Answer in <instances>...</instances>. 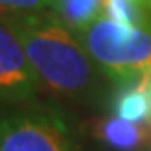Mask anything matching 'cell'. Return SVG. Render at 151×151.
<instances>
[{"label": "cell", "instance_id": "6da1fadb", "mask_svg": "<svg viewBox=\"0 0 151 151\" xmlns=\"http://www.w3.org/2000/svg\"><path fill=\"white\" fill-rule=\"evenodd\" d=\"M20 35L43 90L57 98L86 102L98 98L110 78L94 63L75 32L51 14H0Z\"/></svg>", "mask_w": 151, "mask_h": 151}, {"label": "cell", "instance_id": "7a4b0ae2", "mask_svg": "<svg viewBox=\"0 0 151 151\" xmlns=\"http://www.w3.org/2000/svg\"><path fill=\"white\" fill-rule=\"evenodd\" d=\"M0 151H84L83 129L53 102L0 106Z\"/></svg>", "mask_w": 151, "mask_h": 151}, {"label": "cell", "instance_id": "3957f363", "mask_svg": "<svg viewBox=\"0 0 151 151\" xmlns=\"http://www.w3.org/2000/svg\"><path fill=\"white\" fill-rule=\"evenodd\" d=\"M78 37L114 84L151 77V22L126 26L102 14Z\"/></svg>", "mask_w": 151, "mask_h": 151}, {"label": "cell", "instance_id": "277c9868", "mask_svg": "<svg viewBox=\"0 0 151 151\" xmlns=\"http://www.w3.org/2000/svg\"><path fill=\"white\" fill-rule=\"evenodd\" d=\"M43 84L20 35L0 16V106L37 100Z\"/></svg>", "mask_w": 151, "mask_h": 151}, {"label": "cell", "instance_id": "5b68a950", "mask_svg": "<svg viewBox=\"0 0 151 151\" xmlns=\"http://www.w3.org/2000/svg\"><path fill=\"white\" fill-rule=\"evenodd\" d=\"M96 137L112 151H141L151 145V124L108 116L96 126Z\"/></svg>", "mask_w": 151, "mask_h": 151}, {"label": "cell", "instance_id": "8992f818", "mask_svg": "<svg viewBox=\"0 0 151 151\" xmlns=\"http://www.w3.org/2000/svg\"><path fill=\"white\" fill-rule=\"evenodd\" d=\"M116 86L118 90L110 102L114 116L135 124H151V77Z\"/></svg>", "mask_w": 151, "mask_h": 151}, {"label": "cell", "instance_id": "52a82bcc", "mask_svg": "<svg viewBox=\"0 0 151 151\" xmlns=\"http://www.w3.org/2000/svg\"><path fill=\"white\" fill-rule=\"evenodd\" d=\"M49 12L81 35L104 14V0H53Z\"/></svg>", "mask_w": 151, "mask_h": 151}, {"label": "cell", "instance_id": "ba28073f", "mask_svg": "<svg viewBox=\"0 0 151 151\" xmlns=\"http://www.w3.org/2000/svg\"><path fill=\"white\" fill-rule=\"evenodd\" d=\"M104 16L126 26H143L151 22V10L145 0H104Z\"/></svg>", "mask_w": 151, "mask_h": 151}, {"label": "cell", "instance_id": "9c48e42d", "mask_svg": "<svg viewBox=\"0 0 151 151\" xmlns=\"http://www.w3.org/2000/svg\"><path fill=\"white\" fill-rule=\"evenodd\" d=\"M53 0H0V14H24V12L51 10Z\"/></svg>", "mask_w": 151, "mask_h": 151}, {"label": "cell", "instance_id": "30bf717a", "mask_svg": "<svg viewBox=\"0 0 151 151\" xmlns=\"http://www.w3.org/2000/svg\"><path fill=\"white\" fill-rule=\"evenodd\" d=\"M145 4L149 6V10H151V0H145Z\"/></svg>", "mask_w": 151, "mask_h": 151}, {"label": "cell", "instance_id": "8fae6325", "mask_svg": "<svg viewBox=\"0 0 151 151\" xmlns=\"http://www.w3.org/2000/svg\"><path fill=\"white\" fill-rule=\"evenodd\" d=\"M141 151H151V145H147V147H145V149H141Z\"/></svg>", "mask_w": 151, "mask_h": 151}]
</instances>
